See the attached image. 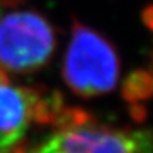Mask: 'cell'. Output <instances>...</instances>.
<instances>
[{"label": "cell", "mask_w": 153, "mask_h": 153, "mask_svg": "<svg viewBox=\"0 0 153 153\" xmlns=\"http://www.w3.org/2000/svg\"><path fill=\"white\" fill-rule=\"evenodd\" d=\"M33 153H135L131 135L82 126L58 131Z\"/></svg>", "instance_id": "cell-3"}, {"label": "cell", "mask_w": 153, "mask_h": 153, "mask_svg": "<svg viewBox=\"0 0 153 153\" xmlns=\"http://www.w3.org/2000/svg\"><path fill=\"white\" fill-rule=\"evenodd\" d=\"M153 95V76L145 70H135L123 81L122 97L131 104H136Z\"/></svg>", "instance_id": "cell-5"}, {"label": "cell", "mask_w": 153, "mask_h": 153, "mask_svg": "<svg viewBox=\"0 0 153 153\" xmlns=\"http://www.w3.org/2000/svg\"><path fill=\"white\" fill-rule=\"evenodd\" d=\"M62 74L65 82L78 95L106 94L116 87L119 58L106 38L82 23L74 22Z\"/></svg>", "instance_id": "cell-1"}, {"label": "cell", "mask_w": 153, "mask_h": 153, "mask_svg": "<svg viewBox=\"0 0 153 153\" xmlns=\"http://www.w3.org/2000/svg\"><path fill=\"white\" fill-rule=\"evenodd\" d=\"M135 143V153H153V131L140 129L131 135Z\"/></svg>", "instance_id": "cell-8"}, {"label": "cell", "mask_w": 153, "mask_h": 153, "mask_svg": "<svg viewBox=\"0 0 153 153\" xmlns=\"http://www.w3.org/2000/svg\"><path fill=\"white\" fill-rule=\"evenodd\" d=\"M64 109V97L60 91L54 92L45 97L41 101H37L33 106L31 112V119H34L37 123L45 125V123H53L57 115Z\"/></svg>", "instance_id": "cell-6"}, {"label": "cell", "mask_w": 153, "mask_h": 153, "mask_svg": "<svg viewBox=\"0 0 153 153\" xmlns=\"http://www.w3.org/2000/svg\"><path fill=\"white\" fill-rule=\"evenodd\" d=\"M38 92L30 88H16L9 82H0V153L22 139L31 119Z\"/></svg>", "instance_id": "cell-4"}, {"label": "cell", "mask_w": 153, "mask_h": 153, "mask_svg": "<svg viewBox=\"0 0 153 153\" xmlns=\"http://www.w3.org/2000/svg\"><path fill=\"white\" fill-rule=\"evenodd\" d=\"M55 48L51 24L36 11H14L0 19V62L16 72L44 65Z\"/></svg>", "instance_id": "cell-2"}, {"label": "cell", "mask_w": 153, "mask_h": 153, "mask_svg": "<svg viewBox=\"0 0 153 153\" xmlns=\"http://www.w3.org/2000/svg\"><path fill=\"white\" fill-rule=\"evenodd\" d=\"M129 114H131L132 119L137 122V123H142L143 120L148 118V109H146V106L142 104H132L131 108H129Z\"/></svg>", "instance_id": "cell-9"}, {"label": "cell", "mask_w": 153, "mask_h": 153, "mask_svg": "<svg viewBox=\"0 0 153 153\" xmlns=\"http://www.w3.org/2000/svg\"><path fill=\"white\" fill-rule=\"evenodd\" d=\"M142 22L143 24L153 31V4L146 6L142 11Z\"/></svg>", "instance_id": "cell-10"}, {"label": "cell", "mask_w": 153, "mask_h": 153, "mask_svg": "<svg viewBox=\"0 0 153 153\" xmlns=\"http://www.w3.org/2000/svg\"><path fill=\"white\" fill-rule=\"evenodd\" d=\"M91 114L87 112L82 108H67L62 109L60 114L57 115L54 119L55 128L58 131H70V129H76V128H82L91 123Z\"/></svg>", "instance_id": "cell-7"}, {"label": "cell", "mask_w": 153, "mask_h": 153, "mask_svg": "<svg viewBox=\"0 0 153 153\" xmlns=\"http://www.w3.org/2000/svg\"><path fill=\"white\" fill-rule=\"evenodd\" d=\"M0 1H20V0H0Z\"/></svg>", "instance_id": "cell-11"}]
</instances>
